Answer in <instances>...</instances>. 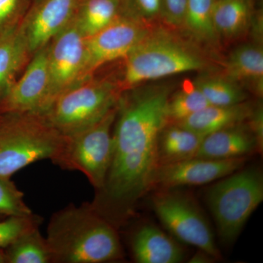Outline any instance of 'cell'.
Here are the masks:
<instances>
[{
	"label": "cell",
	"instance_id": "7",
	"mask_svg": "<svg viewBox=\"0 0 263 263\" xmlns=\"http://www.w3.org/2000/svg\"><path fill=\"white\" fill-rule=\"evenodd\" d=\"M117 108L84 130L64 137L63 144L53 161L62 168L79 171L97 192L105 184L113 157V129Z\"/></svg>",
	"mask_w": 263,
	"mask_h": 263
},
{
	"label": "cell",
	"instance_id": "17",
	"mask_svg": "<svg viewBox=\"0 0 263 263\" xmlns=\"http://www.w3.org/2000/svg\"><path fill=\"white\" fill-rule=\"evenodd\" d=\"M254 110V107L246 101L227 106L209 105L176 124L205 136L214 132L247 122Z\"/></svg>",
	"mask_w": 263,
	"mask_h": 263
},
{
	"label": "cell",
	"instance_id": "9",
	"mask_svg": "<svg viewBox=\"0 0 263 263\" xmlns=\"http://www.w3.org/2000/svg\"><path fill=\"white\" fill-rule=\"evenodd\" d=\"M85 43L72 21L48 43V88L43 115L62 93L84 79Z\"/></svg>",
	"mask_w": 263,
	"mask_h": 263
},
{
	"label": "cell",
	"instance_id": "6",
	"mask_svg": "<svg viewBox=\"0 0 263 263\" xmlns=\"http://www.w3.org/2000/svg\"><path fill=\"white\" fill-rule=\"evenodd\" d=\"M207 192V203L224 243L234 241L263 200L259 169H240L215 181Z\"/></svg>",
	"mask_w": 263,
	"mask_h": 263
},
{
	"label": "cell",
	"instance_id": "31",
	"mask_svg": "<svg viewBox=\"0 0 263 263\" xmlns=\"http://www.w3.org/2000/svg\"><path fill=\"white\" fill-rule=\"evenodd\" d=\"M214 257L212 256H211L210 254L205 253V252H202V251L199 250V252H197L195 256H194L193 258L191 259L190 262H195V263H204V262H209L210 261L209 260H214Z\"/></svg>",
	"mask_w": 263,
	"mask_h": 263
},
{
	"label": "cell",
	"instance_id": "25",
	"mask_svg": "<svg viewBox=\"0 0 263 263\" xmlns=\"http://www.w3.org/2000/svg\"><path fill=\"white\" fill-rule=\"evenodd\" d=\"M210 105L195 83L184 85L170 96L167 105V124H176Z\"/></svg>",
	"mask_w": 263,
	"mask_h": 263
},
{
	"label": "cell",
	"instance_id": "23",
	"mask_svg": "<svg viewBox=\"0 0 263 263\" xmlns=\"http://www.w3.org/2000/svg\"><path fill=\"white\" fill-rule=\"evenodd\" d=\"M7 249L5 255L8 262H52L47 240L40 233L39 227L26 232Z\"/></svg>",
	"mask_w": 263,
	"mask_h": 263
},
{
	"label": "cell",
	"instance_id": "27",
	"mask_svg": "<svg viewBox=\"0 0 263 263\" xmlns=\"http://www.w3.org/2000/svg\"><path fill=\"white\" fill-rule=\"evenodd\" d=\"M38 216H8L0 221V249L7 248L26 232L39 227Z\"/></svg>",
	"mask_w": 263,
	"mask_h": 263
},
{
	"label": "cell",
	"instance_id": "18",
	"mask_svg": "<svg viewBox=\"0 0 263 263\" xmlns=\"http://www.w3.org/2000/svg\"><path fill=\"white\" fill-rule=\"evenodd\" d=\"M203 138L180 124H166L157 141V167L193 158Z\"/></svg>",
	"mask_w": 263,
	"mask_h": 263
},
{
	"label": "cell",
	"instance_id": "12",
	"mask_svg": "<svg viewBox=\"0 0 263 263\" xmlns=\"http://www.w3.org/2000/svg\"><path fill=\"white\" fill-rule=\"evenodd\" d=\"M79 0H31L18 29L32 55L68 27Z\"/></svg>",
	"mask_w": 263,
	"mask_h": 263
},
{
	"label": "cell",
	"instance_id": "1",
	"mask_svg": "<svg viewBox=\"0 0 263 263\" xmlns=\"http://www.w3.org/2000/svg\"><path fill=\"white\" fill-rule=\"evenodd\" d=\"M167 86L123 91L113 129L111 164L105 184L91 205L114 226L131 215L150 191L157 167V141L167 124Z\"/></svg>",
	"mask_w": 263,
	"mask_h": 263
},
{
	"label": "cell",
	"instance_id": "24",
	"mask_svg": "<svg viewBox=\"0 0 263 263\" xmlns=\"http://www.w3.org/2000/svg\"><path fill=\"white\" fill-rule=\"evenodd\" d=\"M210 105L227 106L245 102L247 95L239 85L219 76H206L195 82Z\"/></svg>",
	"mask_w": 263,
	"mask_h": 263
},
{
	"label": "cell",
	"instance_id": "26",
	"mask_svg": "<svg viewBox=\"0 0 263 263\" xmlns=\"http://www.w3.org/2000/svg\"><path fill=\"white\" fill-rule=\"evenodd\" d=\"M32 210L26 204L24 194L10 178L0 176V215L28 216Z\"/></svg>",
	"mask_w": 263,
	"mask_h": 263
},
{
	"label": "cell",
	"instance_id": "2",
	"mask_svg": "<svg viewBox=\"0 0 263 263\" xmlns=\"http://www.w3.org/2000/svg\"><path fill=\"white\" fill-rule=\"evenodd\" d=\"M46 233L52 262L102 263L122 257L116 226L91 204H71L55 213Z\"/></svg>",
	"mask_w": 263,
	"mask_h": 263
},
{
	"label": "cell",
	"instance_id": "28",
	"mask_svg": "<svg viewBox=\"0 0 263 263\" xmlns=\"http://www.w3.org/2000/svg\"><path fill=\"white\" fill-rule=\"evenodd\" d=\"M122 15L149 25L162 18V0H120Z\"/></svg>",
	"mask_w": 263,
	"mask_h": 263
},
{
	"label": "cell",
	"instance_id": "21",
	"mask_svg": "<svg viewBox=\"0 0 263 263\" xmlns=\"http://www.w3.org/2000/svg\"><path fill=\"white\" fill-rule=\"evenodd\" d=\"M121 15L120 0H79L73 22L87 38L108 27Z\"/></svg>",
	"mask_w": 263,
	"mask_h": 263
},
{
	"label": "cell",
	"instance_id": "16",
	"mask_svg": "<svg viewBox=\"0 0 263 263\" xmlns=\"http://www.w3.org/2000/svg\"><path fill=\"white\" fill-rule=\"evenodd\" d=\"M224 77L259 95L263 91V50L259 45H242L230 53Z\"/></svg>",
	"mask_w": 263,
	"mask_h": 263
},
{
	"label": "cell",
	"instance_id": "4",
	"mask_svg": "<svg viewBox=\"0 0 263 263\" xmlns=\"http://www.w3.org/2000/svg\"><path fill=\"white\" fill-rule=\"evenodd\" d=\"M62 136L43 114H5L0 117V176L10 178L29 164L56 159Z\"/></svg>",
	"mask_w": 263,
	"mask_h": 263
},
{
	"label": "cell",
	"instance_id": "29",
	"mask_svg": "<svg viewBox=\"0 0 263 263\" xmlns=\"http://www.w3.org/2000/svg\"><path fill=\"white\" fill-rule=\"evenodd\" d=\"M31 0H0V37L18 27Z\"/></svg>",
	"mask_w": 263,
	"mask_h": 263
},
{
	"label": "cell",
	"instance_id": "11",
	"mask_svg": "<svg viewBox=\"0 0 263 263\" xmlns=\"http://www.w3.org/2000/svg\"><path fill=\"white\" fill-rule=\"evenodd\" d=\"M247 157L230 160L193 157L156 168L151 180L150 190L201 186L226 177L241 169Z\"/></svg>",
	"mask_w": 263,
	"mask_h": 263
},
{
	"label": "cell",
	"instance_id": "15",
	"mask_svg": "<svg viewBox=\"0 0 263 263\" xmlns=\"http://www.w3.org/2000/svg\"><path fill=\"white\" fill-rule=\"evenodd\" d=\"M132 248L139 263H179L184 257L182 247L152 224H145L136 232Z\"/></svg>",
	"mask_w": 263,
	"mask_h": 263
},
{
	"label": "cell",
	"instance_id": "19",
	"mask_svg": "<svg viewBox=\"0 0 263 263\" xmlns=\"http://www.w3.org/2000/svg\"><path fill=\"white\" fill-rule=\"evenodd\" d=\"M253 13V0H216L213 22L218 37L234 39L248 28Z\"/></svg>",
	"mask_w": 263,
	"mask_h": 263
},
{
	"label": "cell",
	"instance_id": "10",
	"mask_svg": "<svg viewBox=\"0 0 263 263\" xmlns=\"http://www.w3.org/2000/svg\"><path fill=\"white\" fill-rule=\"evenodd\" d=\"M150 30L148 24L121 15L108 27L86 38L84 79L106 64L122 60Z\"/></svg>",
	"mask_w": 263,
	"mask_h": 263
},
{
	"label": "cell",
	"instance_id": "13",
	"mask_svg": "<svg viewBox=\"0 0 263 263\" xmlns=\"http://www.w3.org/2000/svg\"><path fill=\"white\" fill-rule=\"evenodd\" d=\"M48 45L31 57L0 99V114H43L48 88Z\"/></svg>",
	"mask_w": 263,
	"mask_h": 263
},
{
	"label": "cell",
	"instance_id": "30",
	"mask_svg": "<svg viewBox=\"0 0 263 263\" xmlns=\"http://www.w3.org/2000/svg\"><path fill=\"white\" fill-rule=\"evenodd\" d=\"M162 18L172 27H182L187 0H162Z\"/></svg>",
	"mask_w": 263,
	"mask_h": 263
},
{
	"label": "cell",
	"instance_id": "32",
	"mask_svg": "<svg viewBox=\"0 0 263 263\" xmlns=\"http://www.w3.org/2000/svg\"><path fill=\"white\" fill-rule=\"evenodd\" d=\"M6 262V259H5V255L4 253L2 252L0 250V263H3Z\"/></svg>",
	"mask_w": 263,
	"mask_h": 263
},
{
	"label": "cell",
	"instance_id": "22",
	"mask_svg": "<svg viewBox=\"0 0 263 263\" xmlns=\"http://www.w3.org/2000/svg\"><path fill=\"white\" fill-rule=\"evenodd\" d=\"M216 0H187L182 27L193 40L214 46L219 37L213 22Z\"/></svg>",
	"mask_w": 263,
	"mask_h": 263
},
{
	"label": "cell",
	"instance_id": "5",
	"mask_svg": "<svg viewBox=\"0 0 263 263\" xmlns=\"http://www.w3.org/2000/svg\"><path fill=\"white\" fill-rule=\"evenodd\" d=\"M122 93L117 81L95 74L62 93L43 115L62 136H72L117 108Z\"/></svg>",
	"mask_w": 263,
	"mask_h": 263
},
{
	"label": "cell",
	"instance_id": "3",
	"mask_svg": "<svg viewBox=\"0 0 263 263\" xmlns=\"http://www.w3.org/2000/svg\"><path fill=\"white\" fill-rule=\"evenodd\" d=\"M122 60V77L117 81L122 92L146 81L208 67L201 52L162 30H150Z\"/></svg>",
	"mask_w": 263,
	"mask_h": 263
},
{
	"label": "cell",
	"instance_id": "33",
	"mask_svg": "<svg viewBox=\"0 0 263 263\" xmlns=\"http://www.w3.org/2000/svg\"><path fill=\"white\" fill-rule=\"evenodd\" d=\"M1 116H2V114H0V117H1Z\"/></svg>",
	"mask_w": 263,
	"mask_h": 263
},
{
	"label": "cell",
	"instance_id": "14",
	"mask_svg": "<svg viewBox=\"0 0 263 263\" xmlns=\"http://www.w3.org/2000/svg\"><path fill=\"white\" fill-rule=\"evenodd\" d=\"M262 151L248 123L243 122L204 136L195 157L230 160Z\"/></svg>",
	"mask_w": 263,
	"mask_h": 263
},
{
	"label": "cell",
	"instance_id": "8",
	"mask_svg": "<svg viewBox=\"0 0 263 263\" xmlns=\"http://www.w3.org/2000/svg\"><path fill=\"white\" fill-rule=\"evenodd\" d=\"M152 203L164 228L178 240L210 254L214 259L221 258L212 228L190 194L177 188L156 190Z\"/></svg>",
	"mask_w": 263,
	"mask_h": 263
},
{
	"label": "cell",
	"instance_id": "20",
	"mask_svg": "<svg viewBox=\"0 0 263 263\" xmlns=\"http://www.w3.org/2000/svg\"><path fill=\"white\" fill-rule=\"evenodd\" d=\"M31 57L18 27L0 37V99L23 71Z\"/></svg>",
	"mask_w": 263,
	"mask_h": 263
}]
</instances>
